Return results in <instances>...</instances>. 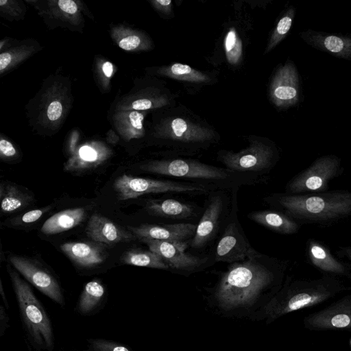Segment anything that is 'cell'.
Segmentation results:
<instances>
[{
    "mask_svg": "<svg viewBox=\"0 0 351 351\" xmlns=\"http://www.w3.org/2000/svg\"><path fill=\"white\" fill-rule=\"evenodd\" d=\"M256 257L233 263L223 274L215 298L225 309L250 305L273 280L272 272Z\"/></svg>",
    "mask_w": 351,
    "mask_h": 351,
    "instance_id": "2",
    "label": "cell"
},
{
    "mask_svg": "<svg viewBox=\"0 0 351 351\" xmlns=\"http://www.w3.org/2000/svg\"><path fill=\"white\" fill-rule=\"evenodd\" d=\"M18 152L14 144L3 136L0 138V156L3 160L16 158Z\"/></svg>",
    "mask_w": 351,
    "mask_h": 351,
    "instance_id": "40",
    "label": "cell"
},
{
    "mask_svg": "<svg viewBox=\"0 0 351 351\" xmlns=\"http://www.w3.org/2000/svg\"><path fill=\"white\" fill-rule=\"evenodd\" d=\"M350 345H351V340H350Z\"/></svg>",
    "mask_w": 351,
    "mask_h": 351,
    "instance_id": "48",
    "label": "cell"
},
{
    "mask_svg": "<svg viewBox=\"0 0 351 351\" xmlns=\"http://www.w3.org/2000/svg\"><path fill=\"white\" fill-rule=\"evenodd\" d=\"M294 65L287 62L276 73L269 88L272 102L278 107L287 108L299 99V83Z\"/></svg>",
    "mask_w": 351,
    "mask_h": 351,
    "instance_id": "14",
    "label": "cell"
},
{
    "mask_svg": "<svg viewBox=\"0 0 351 351\" xmlns=\"http://www.w3.org/2000/svg\"><path fill=\"white\" fill-rule=\"evenodd\" d=\"M146 112L118 110L110 112L109 121L119 136L125 142L145 135L143 121Z\"/></svg>",
    "mask_w": 351,
    "mask_h": 351,
    "instance_id": "22",
    "label": "cell"
},
{
    "mask_svg": "<svg viewBox=\"0 0 351 351\" xmlns=\"http://www.w3.org/2000/svg\"><path fill=\"white\" fill-rule=\"evenodd\" d=\"M308 254L312 264L326 272L343 274L346 267L337 261L324 245L315 241H310Z\"/></svg>",
    "mask_w": 351,
    "mask_h": 351,
    "instance_id": "29",
    "label": "cell"
},
{
    "mask_svg": "<svg viewBox=\"0 0 351 351\" xmlns=\"http://www.w3.org/2000/svg\"><path fill=\"white\" fill-rule=\"evenodd\" d=\"M295 13V9L293 8H291L279 20L271 34L268 45L265 49V53L270 51L285 38L292 25Z\"/></svg>",
    "mask_w": 351,
    "mask_h": 351,
    "instance_id": "36",
    "label": "cell"
},
{
    "mask_svg": "<svg viewBox=\"0 0 351 351\" xmlns=\"http://www.w3.org/2000/svg\"><path fill=\"white\" fill-rule=\"evenodd\" d=\"M27 10V7L22 1H0V16L8 21H19L23 19Z\"/></svg>",
    "mask_w": 351,
    "mask_h": 351,
    "instance_id": "37",
    "label": "cell"
},
{
    "mask_svg": "<svg viewBox=\"0 0 351 351\" xmlns=\"http://www.w3.org/2000/svg\"><path fill=\"white\" fill-rule=\"evenodd\" d=\"M306 325L313 329H351V299H344L308 316Z\"/></svg>",
    "mask_w": 351,
    "mask_h": 351,
    "instance_id": "18",
    "label": "cell"
},
{
    "mask_svg": "<svg viewBox=\"0 0 351 351\" xmlns=\"http://www.w3.org/2000/svg\"><path fill=\"white\" fill-rule=\"evenodd\" d=\"M1 210L3 213H9L19 210L33 199V197L21 190L13 183L1 184L0 186Z\"/></svg>",
    "mask_w": 351,
    "mask_h": 351,
    "instance_id": "32",
    "label": "cell"
},
{
    "mask_svg": "<svg viewBox=\"0 0 351 351\" xmlns=\"http://www.w3.org/2000/svg\"><path fill=\"white\" fill-rule=\"evenodd\" d=\"M226 58L232 65H237L243 56V45L237 31L230 28L224 40Z\"/></svg>",
    "mask_w": 351,
    "mask_h": 351,
    "instance_id": "35",
    "label": "cell"
},
{
    "mask_svg": "<svg viewBox=\"0 0 351 351\" xmlns=\"http://www.w3.org/2000/svg\"><path fill=\"white\" fill-rule=\"evenodd\" d=\"M45 209H35L25 213L21 217V221L25 223H29L37 221L45 213Z\"/></svg>",
    "mask_w": 351,
    "mask_h": 351,
    "instance_id": "43",
    "label": "cell"
},
{
    "mask_svg": "<svg viewBox=\"0 0 351 351\" xmlns=\"http://www.w3.org/2000/svg\"><path fill=\"white\" fill-rule=\"evenodd\" d=\"M121 261L125 264L138 267L162 269H167L169 267L158 254L151 250L131 249L122 254Z\"/></svg>",
    "mask_w": 351,
    "mask_h": 351,
    "instance_id": "34",
    "label": "cell"
},
{
    "mask_svg": "<svg viewBox=\"0 0 351 351\" xmlns=\"http://www.w3.org/2000/svg\"><path fill=\"white\" fill-rule=\"evenodd\" d=\"M169 104L167 93L150 82L136 79L130 91L114 99L110 112L128 110L146 112L162 108Z\"/></svg>",
    "mask_w": 351,
    "mask_h": 351,
    "instance_id": "10",
    "label": "cell"
},
{
    "mask_svg": "<svg viewBox=\"0 0 351 351\" xmlns=\"http://www.w3.org/2000/svg\"><path fill=\"white\" fill-rule=\"evenodd\" d=\"M141 168L149 173L178 178L222 180L228 176L223 169L194 160H152Z\"/></svg>",
    "mask_w": 351,
    "mask_h": 351,
    "instance_id": "9",
    "label": "cell"
},
{
    "mask_svg": "<svg viewBox=\"0 0 351 351\" xmlns=\"http://www.w3.org/2000/svg\"><path fill=\"white\" fill-rule=\"evenodd\" d=\"M84 217V208L66 209L48 218L43 224L41 232L47 235L56 234L77 226Z\"/></svg>",
    "mask_w": 351,
    "mask_h": 351,
    "instance_id": "28",
    "label": "cell"
},
{
    "mask_svg": "<svg viewBox=\"0 0 351 351\" xmlns=\"http://www.w3.org/2000/svg\"><path fill=\"white\" fill-rule=\"evenodd\" d=\"M196 227L191 223H181L164 226L142 224L128 228L139 239L164 241L186 247L185 240L195 234Z\"/></svg>",
    "mask_w": 351,
    "mask_h": 351,
    "instance_id": "15",
    "label": "cell"
},
{
    "mask_svg": "<svg viewBox=\"0 0 351 351\" xmlns=\"http://www.w3.org/2000/svg\"><path fill=\"white\" fill-rule=\"evenodd\" d=\"M86 341L90 351H134L126 345L103 338H90Z\"/></svg>",
    "mask_w": 351,
    "mask_h": 351,
    "instance_id": "39",
    "label": "cell"
},
{
    "mask_svg": "<svg viewBox=\"0 0 351 351\" xmlns=\"http://www.w3.org/2000/svg\"><path fill=\"white\" fill-rule=\"evenodd\" d=\"M85 230L86 235L93 241L106 244L128 242L136 239L130 231L98 213L91 215Z\"/></svg>",
    "mask_w": 351,
    "mask_h": 351,
    "instance_id": "20",
    "label": "cell"
},
{
    "mask_svg": "<svg viewBox=\"0 0 351 351\" xmlns=\"http://www.w3.org/2000/svg\"><path fill=\"white\" fill-rule=\"evenodd\" d=\"M106 139L108 143L116 145L119 142L120 137L114 131L110 130L107 132Z\"/></svg>",
    "mask_w": 351,
    "mask_h": 351,
    "instance_id": "44",
    "label": "cell"
},
{
    "mask_svg": "<svg viewBox=\"0 0 351 351\" xmlns=\"http://www.w3.org/2000/svg\"><path fill=\"white\" fill-rule=\"evenodd\" d=\"M273 156L274 152L269 146L255 141L239 152L225 154L222 156V161L231 170L256 171L269 167Z\"/></svg>",
    "mask_w": 351,
    "mask_h": 351,
    "instance_id": "13",
    "label": "cell"
},
{
    "mask_svg": "<svg viewBox=\"0 0 351 351\" xmlns=\"http://www.w3.org/2000/svg\"><path fill=\"white\" fill-rule=\"evenodd\" d=\"M155 72L167 77L191 83L206 84L210 82L206 74L181 63L159 67Z\"/></svg>",
    "mask_w": 351,
    "mask_h": 351,
    "instance_id": "33",
    "label": "cell"
},
{
    "mask_svg": "<svg viewBox=\"0 0 351 351\" xmlns=\"http://www.w3.org/2000/svg\"><path fill=\"white\" fill-rule=\"evenodd\" d=\"M278 202L289 215L307 221H331L351 215V192L289 195Z\"/></svg>",
    "mask_w": 351,
    "mask_h": 351,
    "instance_id": "4",
    "label": "cell"
},
{
    "mask_svg": "<svg viewBox=\"0 0 351 351\" xmlns=\"http://www.w3.org/2000/svg\"><path fill=\"white\" fill-rule=\"evenodd\" d=\"M153 8L164 15H169L172 12V1L171 0H154L149 1Z\"/></svg>",
    "mask_w": 351,
    "mask_h": 351,
    "instance_id": "41",
    "label": "cell"
},
{
    "mask_svg": "<svg viewBox=\"0 0 351 351\" xmlns=\"http://www.w3.org/2000/svg\"><path fill=\"white\" fill-rule=\"evenodd\" d=\"M146 209L149 213L173 219H185L193 214L191 206L176 199H151L146 204Z\"/></svg>",
    "mask_w": 351,
    "mask_h": 351,
    "instance_id": "31",
    "label": "cell"
},
{
    "mask_svg": "<svg viewBox=\"0 0 351 351\" xmlns=\"http://www.w3.org/2000/svg\"><path fill=\"white\" fill-rule=\"evenodd\" d=\"M9 261L39 291L62 308L65 307L66 301L62 287L53 274L28 258L10 255Z\"/></svg>",
    "mask_w": 351,
    "mask_h": 351,
    "instance_id": "11",
    "label": "cell"
},
{
    "mask_svg": "<svg viewBox=\"0 0 351 351\" xmlns=\"http://www.w3.org/2000/svg\"><path fill=\"white\" fill-rule=\"evenodd\" d=\"M257 256L258 253L239 232L235 223H230L216 247V261L237 263Z\"/></svg>",
    "mask_w": 351,
    "mask_h": 351,
    "instance_id": "17",
    "label": "cell"
},
{
    "mask_svg": "<svg viewBox=\"0 0 351 351\" xmlns=\"http://www.w3.org/2000/svg\"><path fill=\"white\" fill-rule=\"evenodd\" d=\"M332 295V291L322 281L302 283V287L291 291L285 298L276 304L274 316L275 317L308 308L319 304Z\"/></svg>",
    "mask_w": 351,
    "mask_h": 351,
    "instance_id": "12",
    "label": "cell"
},
{
    "mask_svg": "<svg viewBox=\"0 0 351 351\" xmlns=\"http://www.w3.org/2000/svg\"><path fill=\"white\" fill-rule=\"evenodd\" d=\"M339 173L340 160L337 156H322L295 176L289 182L287 191L291 193L325 191L329 181Z\"/></svg>",
    "mask_w": 351,
    "mask_h": 351,
    "instance_id": "7",
    "label": "cell"
},
{
    "mask_svg": "<svg viewBox=\"0 0 351 351\" xmlns=\"http://www.w3.org/2000/svg\"><path fill=\"white\" fill-rule=\"evenodd\" d=\"M61 250L73 263L82 267L97 266L107 258L105 248L98 242H67L60 246Z\"/></svg>",
    "mask_w": 351,
    "mask_h": 351,
    "instance_id": "23",
    "label": "cell"
},
{
    "mask_svg": "<svg viewBox=\"0 0 351 351\" xmlns=\"http://www.w3.org/2000/svg\"><path fill=\"white\" fill-rule=\"evenodd\" d=\"M110 35L114 44L124 51H148L154 47L151 38L145 32L123 24L111 26Z\"/></svg>",
    "mask_w": 351,
    "mask_h": 351,
    "instance_id": "25",
    "label": "cell"
},
{
    "mask_svg": "<svg viewBox=\"0 0 351 351\" xmlns=\"http://www.w3.org/2000/svg\"><path fill=\"white\" fill-rule=\"evenodd\" d=\"M152 135L168 142L191 145L204 144L215 138L211 129L180 117L161 119L153 127Z\"/></svg>",
    "mask_w": 351,
    "mask_h": 351,
    "instance_id": "6",
    "label": "cell"
},
{
    "mask_svg": "<svg viewBox=\"0 0 351 351\" xmlns=\"http://www.w3.org/2000/svg\"><path fill=\"white\" fill-rule=\"evenodd\" d=\"M10 326V317L8 313V310L3 305H0V337H3L9 328Z\"/></svg>",
    "mask_w": 351,
    "mask_h": 351,
    "instance_id": "42",
    "label": "cell"
},
{
    "mask_svg": "<svg viewBox=\"0 0 351 351\" xmlns=\"http://www.w3.org/2000/svg\"><path fill=\"white\" fill-rule=\"evenodd\" d=\"M301 35L313 47L351 60V38L312 30L302 32Z\"/></svg>",
    "mask_w": 351,
    "mask_h": 351,
    "instance_id": "24",
    "label": "cell"
},
{
    "mask_svg": "<svg viewBox=\"0 0 351 351\" xmlns=\"http://www.w3.org/2000/svg\"><path fill=\"white\" fill-rule=\"evenodd\" d=\"M42 49L40 43L33 38L19 41L5 38L0 43V75L12 71Z\"/></svg>",
    "mask_w": 351,
    "mask_h": 351,
    "instance_id": "19",
    "label": "cell"
},
{
    "mask_svg": "<svg viewBox=\"0 0 351 351\" xmlns=\"http://www.w3.org/2000/svg\"><path fill=\"white\" fill-rule=\"evenodd\" d=\"M112 151L101 141H91L76 149L64 162V170L80 173L95 169L107 161Z\"/></svg>",
    "mask_w": 351,
    "mask_h": 351,
    "instance_id": "16",
    "label": "cell"
},
{
    "mask_svg": "<svg viewBox=\"0 0 351 351\" xmlns=\"http://www.w3.org/2000/svg\"><path fill=\"white\" fill-rule=\"evenodd\" d=\"M343 251L348 260L351 263V246L344 248Z\"/></svg>",
    "mask_w": 351,
    "mask_h": 351,
    "instance_id": "46",
    "label": "cell"
},
{
    "mask_svg": "<svg viewBox=\"0 0 351 351\" xmlns=\"http://www.w3.org/2000/svg\"><path fill=\"white\" fill-rule=\"evenodd\" d=\"M36 10L49 29L61 27L83 33L84 14L88 9L80 1L26 0Z\"/></svg>",
    "mask_w": 351,
    "mask_h": 351,
    "instance_id": "5",
    "label": "cell"
},
{
    "mask_svg": "<svg viewBox=\"0 0 351 351\" xmlns=\"http://www.w3.org/2000/svg\"><path fill=\"white\" fill-rule=\"evenodd\" d=\"M221 208L222 199L220 197L216 196L210 200L196 227L191 242L192 247H200L210 239L217 228Z\"/></svg>",
    "mask_w": 351,
    "mask_h": 351,
    "instance_id": "27",
    "label": "cell"
},
{
    "mask_svg": "<svg viewBox=\"0 0 351 351\" xmlns=\"http://www.w3.org/2000/svg\"><path fill=\"white\" fill-rule=\"evenodd\" d=\"M75 351H90V350H75Z\"/></svg>",
    "mask_w": 351,
    "mask_h": 351,
    "instance_id": "47",
    "label": "cell"
},
{
    "mask_svg": "<svg viewBox=\"0 0 351 351\" xmlns=\"http://www.w3.org/2000/svg\"><path fill=\"white\" fill-rule=\"evenodd\" d=\"M249 217L256 223L280 234H290L298 230V224L287 216L272 210H260Z\"/></svg>",
    "mask_w": 351,
    "mask_h": 351,
    "instance_id": "30",
    "label": "cell"
},
{
    "mask_svg": "<svg viewBox=\"0 0 351 351\" xmlns=\"http://www.w3.org/2000/svg\"><path fill=\"white\" fill-rule=\"evenodd\" d=\"M73 101L70 78L58 72L50 75L26 105L29 125L42 135L56 134L65 122Z\"/></svg>",
    "mask_w": 351,
    "mask_h": 351,
    "instance_id": "1",
    "label": "cell"
},
{
    "mask_svg": "<svg viewBox=\"0 0 351 351\" xmlns=\"http://www.w3.org/2000/svg\"><path fill=\"white\" fill-rule=\"evenodd\" d=\"M12 285L22 325L27 340L35 351H53L55 336L51 319L30 286L10 267Z\"/></svg>",
    "mask_w": 351,
    "mask_h": 351,
    "instance_id": "3",
    "label": "cell"
},
{
    "mask_svg": "<svg viewBox=\"0 0 351 351\" xmlns=\"http://www.w3.org/2000/svg\"><path fill=\"white\" fill-rule=\"evenodd\" d=\"M95 75L99 86L105 92L110 89V79L114 73V65L108 60L99 59L95 61Z\"/></svg>",
    "mask_w": 351,
    "mask_h": 351,
    "instance_id": "38",
    "label": "cell"
},
{
    "mask_svg": "<svg viewBox=\"0 0 351 351\" xmlns=\"http://www.w3.org/2000/svg\"><path fill=\"white\" fill-rule=\"evenodd\" d=\"M114 191L119 200H128L149 193L165 192H190L202 191L201 186L183 183L157 180L123 174L113 184Z\"/></svg>",
    "mask_w": 351,
    "mask_h": 351,
    "instance_id": "8",
    "label": "cell"
},
{
    "mask_svg": "<svg viewBox=\"0 0 351 351\" xmlns=\"http://www.w3.org/2000/svg\"><path fill=\"white\" fill-rule=\"evenodd\" d=\"M0 294H1V299H2V302H3V305L5 307V308L7 310H8L9 308H10V305H9L7 297L5 295V293L4 292L1 280H0Z\"/></svg>",
    "mask_w": 351,
    "mask_h": 351,
    "instance_id": "45",
    "label": "cell"
},
{
    "mask_svg": "<svg viewBox=\"0 0 351 351\" xmlns=\"http://www.w3.org/2000/svg\"><path fill=\"white\" fill-rule=\"evenodd\" d=\"M140 240L147 244L149 250L158 254L169 267L174 269H191L206 261L205 258L185 253L186 247L164 241L147 239Z\"/></svg>",
    "mask_w": 351,
    "mask_h": 351,
    "instance_id": "21",
    "label": "cell"
},
{
    "mask_svg": "<svg viewBox=\"0 0 351 351\" xmlns=\"http://www.w3.org/2000/svg\"><path fill=\"white\" fill-rule=\"evenodd\" d=\"M106 290L97 280L87 282L82 289L75 306L78 314L90 316L97 313L105 306Z\"/></svg>",
    "mask_w": 351,
    "mask_h": 351,
    "instance_id": "26",
    "label": "cell"
}]
</instances>
